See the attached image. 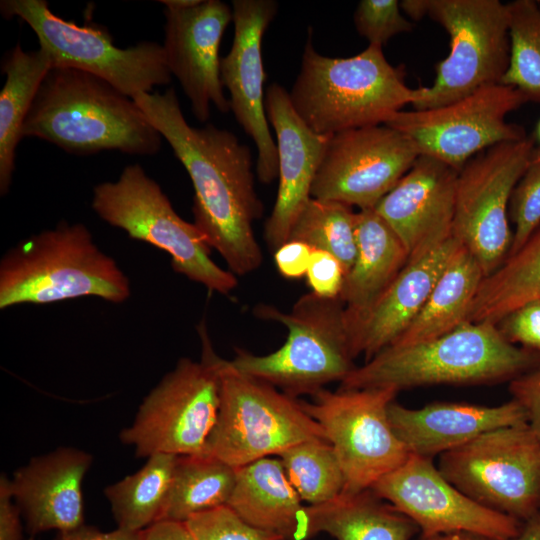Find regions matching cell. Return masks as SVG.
Wrapping results in <instances>:
<instances>
[{
    "label": "cell",
    "mask_w": 540,
    "mask_h": 540,
    "mask_svg": "<svg viewBox=\"0 0 540 540\" xmlns=\"http://www.w3.org/2000/svg\"><path fill=\"white\" fill-rule=\"evenodd\" d=\"M133 100L186 169L194 188L193 223L207 244L234 275L258 269L263 255L253 224L263 204L255 190L250 148L212 124L190 126L173 87Z\"/></svg>",
    "instance_id": "6da1fadb"
},
{
    "label": "cell",
    "mask_w": 540,
    "mask_h": 540,
    "mask_svg": "<svg viewBox=\"0 0 540 540\" xmlns=\"http://www.w3.org/2000/svg\"><path fill=\"white\" fill-rule=\"evenodd\" d=\"M21 134L76 155L117 150L152 156L162 139L132 98L93 74L66 67L49 70Z\"/></svg>",
    "instance_id": "7a4b0ae2"
},
{
    "label": "cell",
    "mask_w": 540,
    "mask_h": 540,
    "mask_svg": "<svg viewBox=\"0 0 540 540\" xmlns=\"http://www.w3.org/2000/svg\"><path fill=\"white\" fill-rule=\"evenodd\" d=\"M540 367V352L509 342L497 325L466 321L435 339L388 346L341 381L342 389L489 384Z\"/></svg>",
    "instance_id": "3957f363"
},
{
    "label": "cell",
    "mask_w": 540,
    "mask_h": 540,
    "mask_svg": "<svg viewBox=\"0 0 540 540\" xmlns=\"http://www.w3.org/2000/svg\"><path fill=\"white\" fill-rule=\"evenodd\" d=\"M311 36L310 28L289 97L314 132L334 135L386 124L422 98L424 87H408L403 68L388 62L383 47L368 45L354 56L332 58L314 49Z\"/></svg>",
    "instance_id": "277c9868"
},
{
    "label": "cell",
    "mask_w": 540,
    "mask_h": 540,
    "mask_svg": "<svg viewBox=\"0 0 540 540\" xmlns=\"http://www.w3.org/2000/svg\"><path fill=\"white\" fill-rule=\"evenodd\" d=\"M128 276L82 223L59 222L20 241L0 260V309L97 297L129 299Z\"/></svg>",
    "instance_id": "5b68a950"
},
{
    "label": "cell",
    "mask_w": 540,
    "mask_h": 540,
    "mask_svg": "<svg viewBox=\"0 0 540 540\" xmlns=\"http://www.w3.org/2000/svg\"><path fill=\"white\" fill-rule=\"evenodd\" d=\"M256 317L276 321L288 329L284 344L267 355L238 349L231 364L240 372L264 381L296 398L315 394L333 381H343L356 367L339 297L302 295L289 312L260 304Z\"/></svg>",
    "instance_id": "8992f818"
},
{
    "label": "cell",
    "mask_w": 540,
    "mask_h": 540,
    "mask_svg": "<svg viewBox=\"0 0 540 540\" xmlns=\"http://www.w3.org/2000/svg\"><path fill=\"white\" fill-rule=\"evenodd\" d=\"M91 207L130 238L166 252L172 269L189 280L223 295L238 285L236 275L210 257L211 248L194 223L177 214L159 184L139 164L127 165L116 181L96 185Z\"/></svg>",
    "instance_id": "52a82bcc"
},
{
    "label": "cell",
    "mask_w": 540,
    "mask_h": 540,
    "mask_svg": "<svg viewBox=\"0 0 540 540\" xmlns=\"http://www.w3.org/2000/svg\"><path fill=\"white\" fill-rule=\"evenodd\" d=\"M412 19L429 17L450 38V51L436 64V77L423 88L415 110L431 109L501 82L510 57L507 4L499 0H404Z\"/></svg>",
    "instance_id": "ba28073f"
},
{
    "label": "cell",
    "mask_w": 540,
    "mask_h": 540,
    "mask_svg": "<svg viewBox=\"0 0 540 540\" xmlns=\"http://www.w3.org/2000/svg\"><path fill=\"white\" fill-rule=\"evenodd\" d=\"M200 361L181 358L144 398L131 426L120 439L139 457L156 453L205 455L220 404V356L204 321L198 326Z\"/></svg>",
    "instance_id": "9c48e42d"
},
{
    "label": "cell",
    "mask_w": 540,
    "mask_h": 540,
    "mask_svg": "<svg viewBox=\"0 0 540 540\" xmlns=\"http://www.w3.org/2000/svg\"><path fill=\"white\" fill-rule=\"evenodd\" d=\"M220 404L206 454L240 468L311 439H326L301 401L220 357Z\"/></svg>",
    "instance_id": "30bf717a"
},
{
    "label": "cell",
    "mask_w": 540,
    "mask_h": 540,
    "mask_svg": "<svg viewBox=\"0 0 540 540\" xmlns=\"http://www.w3.org/2000/svg\"><path fill=\"white\" fill-rule=\"evenodd\" d=\"M0 11L4 17H18L30 26L52 68L93 74L132 99L171 81L159 43L143 41L119 48L105 27L67 21L55 15L46 0H2Z\"/></svg>",
    "instance_id": "8fae6325"
},
{
    "label": "cell",
    "mask_w": 540,
    "mask_h": 540,
    "mask_svg": "<svg viewBox=\"0 0 540 540\" xmlns=\"http://www.w3.org/2000/svg\"><path fill=\"white\" fill-rule=\"evenodd\" d=\"M437 468L484 507L521 522L540 511V440L528 424L485 432L441 454Z\"/></svg>",
    "instance_id": "7c38bea8"
},
{
    "label": "cell",
    "mask_w": 540,
    "mask_h": 540,
    "mask_svg": "<svg viewBox=\"0 0 540 540\" xmlns=\"http://www.w3.org/2000/svg\"><path fill=\"white\" fill-rule=\"evenodd\" d=\"M536 147L529 136L502 142L473 156L458 172L452 236L473 255L484 278L508 257L511 195Z\"/></svg>",
    "instance_id": "4fadbf2b"
},
{
    "label": "cell",
    "mask_w": 540,
    "mask_h": 540,
    "mask_svg": "<svg viewBox=\"0 0 540 540\" xmlns=\"http://www.w3.org/2000/svg\"><path fill=\"white\" fill-rule=\"evenodd\" d=\"M396 394L389 388L321 389L312 402L301 401L337 455L345 479L342 493L371 489L410 456L388 416Z\"/></svg>",
    "instance_id": "5bb4252c"
},
{
    "label": "cell",
    "mask_w": 540,
    "mask_h": 540,
    "mask_svg": "<svg viewBox=\"0 0 540 540\" xmlns=\"http://www.w3.org/2000/svg\"><path fill=\"white\" fill-rule=\"evenodd\" d=\"M526 102L517 89L498 83L444 106L401 110L386 125L406 135L419 155L433 157L459 171L479 152L528 136L522 126L506 120Z\"/></svg>",
    "instance_id": "9a60e30c"
},
{
    "label": "cell",
    "mask_w": 540,
    "mask_h": 540,
    "mask_svg": "<svg viewBox=\"0 0 540 540\" xmlns=\"http://www.w3.org/2000/svg\"><path fill=\"white\" fill-rule=\"evenodd\" d=\"M418 156L412 141L386 124L336 133L315 175L311 197L360 210L375 208Z\"/></svg>",
    "instance_id": "2e32d148"
},
{
    "label": "cell",
    "mask_w": 540,
    "mask_h": 540,
    "mask_svg": "<svg viewBox=\"0 0 540 540\" xmlns=\"http://www.w3.org/2000/svg\"><path fill=\"white\" fill-rule=\"evenodd\" d=\"M371 490L411 519L421 537L467 531L511 540L522 524L466 496L441 474L431 458L423 456L410 454Z\"/></svg>",
    "instance_id": "e0dca14e"
},
{
    "label": "cell",
    "mask_w": 540,
    "mask_h": 540,
    "mask_svg": "<svg viewBox=\"0 0 540 540\" xmlns=\"http://www.w3.org/2000/svg\"><path fill=\"white\" fill-rule=\"evenodd\" d=\"M277 8L273 0H233V42L220 61L221 81L230 94V110L255 143L256 173L265 184L278 177V151L265 111L262 38Z\"/></svg>",
    "instance_id": "ac0fdd59"
},
{
    "label": "cell",
    "mask_w": 540,
    "mask_h": 540,
    "mask_svg": "<svg viewBox=\"0 0 540 540\" xmlns=\"http://www.w3.org/2000/svg\"><path fill=\"white\" fill-rule=\"evenodd\" d=\"M164 7L166 64L190 100L195 118L207 121L212 104L227 113L230 102L221 81L219 49L233 21L232 7L220 0H200L186 8Z\"/></svg>",
    "instance_id": "d6986e66"
},
{
    "label": "cell",
    "mask_w": 540,
    "mask_h": 540,
    "mask_svg": "<svg viewBox=\"0 0 540 540\" xmlns=\"http://www.w3.org/2000/svg\"><path fill=\"white\" fill-rule=\"evenodd\" d=\"M458 170L419 155L408 172L375 206L402 242L408 262L452 238Z\"/></svg>",
    "instance_id": "ffe728a7"
},
{
    "label": "cell",
    "mask_w": 540,
    "mask_h": 540,
    "mask_svg": "<svg viewBox=\"0 0 540 540\" xmlns=\"http://www.w3.org/2000/svg\"><path fill=\"white\" fill-rule=\"evenodd\" d=\"M267 120L277 136L279 186L264 236L276 250L288 241L291 228L308 200L315 175L332 135L310 129L293 108L289 92L271 84L265 92Z\"/></svg>",
    "instance_id": "44dd1931"
},
{
    "label": "cell",
    "mask_w": 540,
    "mask_h": 540,
    "mask_svg": "<svg viewBox=\"0 0 540 540\" xmlns=\"http://www.w3.org/2000/svg\"><path fill=\"white\" fill-rule=\"evenodd\" d=\"M92 460L83 450L60 447L33 457L13 474L12 496L30 536L84 524L82 482Z\"/></svg>",
    "instance_id": "7402d4cb"
},
{
    "label": "cell",
    "mask_w": 540,
    "mask_h": 540,
    "mask_svg": "<svg viewBox=\"0 0 540 540\" xmlns=\"http://www.w3.org/2000/svg\"><path fill=\"white\" fill-rule=\"evenodd\" d=\"M388 416L409 453L431 459L490 430L527 424L524 409L514 399L497 406L435 402L419 409L393 401Z\"/></svg>",
    "instance_id": "603a6c76"
},
{
    "label": "cell",
    "mask_w": 540,
    "mask_h": 540,
    "mask_svg": "<svg viewBox=\"0 0 540 540\" xmlns=\"http://www.w3.org/2000/svg\"><path fill=\"white\" fill-rule=\"evenodd\" d=\"M459 245L452 237L405 265L368 314L349 331L355 358L364 354L368 361L406 330Z\"/></svg>",
    "instance_id": "cb8c5ba5"
},
{
    "label": "cell",
    "mask_w": 540,
    "mask_h": 540,
    "mask_svg": "<svg viewBox=\"0 0 540 540\" xmlns=\"http://www.w3.org/2000/svg\"><path fill=\"white\" fill-rule=\"evenodd\" d=\"M356 237V258L339 295L345 307L348 333L408 263L399 237L374 208L356 213Z\"/></svg>",
    "instance_id": "d4e9b609"
},
{
    "label": "cell",
    "mask_w": 540,
    "mask_h": 540,
    "mask_svg": "<svg viewBox=\"0 0 540 540\" xmlns=\"http://www.w3.org/2000/svg\"><path fill=\"white\" fill-rule=\"evenodd\" d=\"M227 506L246 523L287 540H308L307 506L290 483L282 462L262 458L237 468Z\"/></svg>",
    "instance_id": "484cf974"
},
{
    "label": "cell",
    "mask_w": 540,
    "mask_h": 540,
    "mask_svg": "<svg viewBox=\"0 0 540 540\" xmlns=\"http://www.w3.org/2000/svg\"><path fill=\"white\" fill-rule=\"evenodd\" d=\"M383 501L368 489L307 506L309 536L325 532L336 540H411L417 525Z\"/></svg>",
    "instance_id": "4316f807"
},
{
    "label": "cell",
    "mask_w": 540,
    "mask_h": 540,
    "mask_svg": "<svg viewBox=\"0 0 540 540\" xmlns=\"http://www.w3.org/2000/svg\"><path fill=\"white\" fill-rule=\"evenodd\" d=\"M483 278V271L476 259L460 244L418 315L389 346L426 342L466 322Z\"/></svg>",
    "instance_id": "83f0119b"
},
{
    "label": "cell",
    "mask_w": 540,
    "mask_h": 540,
    "mask_svg": "<svg viewBox=\"0 0 540 540\" xmlns=\"http://www.w3.org/2000/svg\"><path fill=\"white\" fill-rule=\"evenodd\" d=\"M52 68L49 55L41 48L24 51L20 44L8 51L1 65L6 75L0 91V193L10 189L15 169V152L22 139V127L45 76Z\"/></svg>",
    "instance_id": "f1b7e54d"
},
{
    "label": "cell",
    "mask_w": 540,
    "mask_h": 540,
    "mask_svg": "<svg viewBox=\"0 0 540 540\" xmlns=\"http://www.w3.org/2000/svg\"><path fill=\"white\" fill-rule=\"evenodd\" d=\"M540 299V225L525 244L483 278L467 321L497 325L521 305Z\"/></svg>",
    "instance_id": "f546056e"
},
{
    "label": "cell",
    "mask_w": 540,
    "mask_h": 540,
    "mask_svg": "<svg viewBox=\"0 0 540 540\" xmlns=\"http://www.w3.org/2000/svg\"><path fill=\"white\" fill-rule=\"evenodd\" d=\"M236 477L237 468L214 456H178L161 520L185 522L227 505Z\"/></svg>",
    "instance_id": "4dcf8cb0"
},
{
    "label": "cell",
    "mask_w": 540,
    "mask_h": 540,
    "mask_svg": "<svg viewBox=\"0 0 540 540\" xmlns=\"http://www.w3.org/2000/svg\"><path fill=\"white\" fill-rule=\"evenodd\" d=\"M177 458L153 454L137 472L105 488L118 528L140 532L161 520Z\"/></svg>",
    "instance_id": "1f68e13d"
},
{
    "label": "cell",
    "mask_w": 540,
    "mask_h": 540,
    "mask_svg": "<svg viewBox=\"0 0 540 540\" xmlns=\"http://www.w3.org/2000/svg\"><path fill=\"white\" fill-rule=\"evenodd\" d=\"M288 240L332 254L346 275L357 254L356 213L346 204L311 197L297 216Z\"/></svg>",
    "instance_id": "d6a6232c"
},
{
    "label": "cell",
    "mask_w": 540,
    "mask_h": 540,
    "mask_svg": "<svg viewBox=\"0 0 540 540\" xmlns=\"http://www.w3.org/2000/svg\"><path fill=\"white\" fill-rule=\"evenodd\" d=\"M278 456L290 483L309 506L330 502L343 492V471L327 439L303 441Z\"/></svg>",
    "instance_id": "836d02e7"
},
{
    "label": "cell",
    "mask_w": 540,
    "mask_h": 540,
    "mask_svg": "<svg viewBox=\"0 0 540 540\" xmlns=\"http://www.w3.org/2000/svg\"><path fill=\"white\" fill-rule=\"evenodd\" d=\"M510 57L501 84L540 104V6L533 0L507 3Z\"/></svg>",
    "instance_id": "e575fe53"
},
{
    "label": "cell",
    "mask_w": 540,
    "mask_h": 540,
    "mask_svg": "<svg viewBox=\"0 0 540 540\" xmlns=\"http://www.w3.org/2000/svg\"><path fill=\"white\" fill-rule=\"evenodd\" d=\"M515 226L508 257L516 253L540 225V146L515 186L509 204Z\"/></svg>",
    "instance_id": "d590c367"
},
{
    "label": "cell",
    "mask_w": 540,
    "mask_h": 540,
    "mask_svg": "<svg viewBox=\"0 0 540 540\" xmlns=\"http://www.w3.org/2000/svg\"><path fill=\"white\" fill-rule=\"evenodd\" d=\"M184 523L194 540H287L246 523L227 505L195 514Z\"/></svg>",
    "instance_id": "8d00e7d4"
},
{
    "label": "cell",
    "mask_w": 540,
    "mask_h": 540,
    "mask_svg": "<svg viewBox=\"0 0 540 540\" xmlns=\"http://www.w3.org/2000/svg\"><path fill=\"white\" fill-rule=\"evenodd\" d=\"M356 31L369 45L383 47L397 34L409 32L413 24L401 12L397 0H361L354 12Z\"/></svg>",
    "instance_id": "74e56055"
},
{
    "label": "cell",
    "mask_w": 540,
    "mask_h": 540,
    "mask_svg": "<svg viewBox=\"0 0 540 540\" xmlns=\"http://www.w3.org/2000/svg\"><path fill=\"white\" fill-rule=\"evenodd\" d=\"M512 344L540 352V299L527 302L506 315L497 324Z\"/></svg>",
    "instance_id": "f35d334b"
},
{
    "label": "cell",
    "mask_w": 540,
    "mask_h": 540,
    "mask_svg": "<svg viewBox=\"0 0 540 540\" xmlns=\"http://www.w3.org/2000/svg\"><path fill=\"white\" fill-rule=\"evenodd\" d=\"M305 277L311 292L324 298H337L342 290L345 271L332 254L313 250Z\"/></svg>",
    "instance_id": "ab89813d"
},
{
    "label": "cell",
    "mask_w": 540,
    "mask_h": 540,
    "mask_svg": "<svg viewBox=\"0 0 540 540\" xmlns=\"http://www.w3.org/2000/svg\"><path fill=\"white\" fill-rule=\"evenodd\" d=\"M509 391L524 409L528 426L540 440V367L510 381Z\"/></svg>",
    "instance_id": "60d3db41"
},
{
    "label": "cell",
    "mask_w": 540,
    "mask_h": 540,
    "mask_svg": "<svg viewBox=\"0 0 540 540\" xmlns=\"http://www.w3.org/2000/svg\"><path fill=\"white\" fill-rule=\"evenodd\" d=\"M313 249L307 244L288 240L275 250L274 261L278 272L287 279L306 275Z\"/></svg>",
    "instance_id": "b9f144b4"
},
{
    "label": "cell",
    "mask_w": 540,
    "mask_h": 540,
    "mask_svg": "<svg viewBox=\"0 0 540 540\" xmlns=\"http://www.w3.org/2000/svg\"><path fill=\"white\" fill-rule=\"evenodd\" d=\"M21 511L13 502L10 479L0 478V540H22Z\"/></svg>",
    "instance_id": "7bdbcfd3"
},
{
    "label": "cell",
    "mask_w": 540,
    "mask_h": 540,
    "mask_svg": "<svg viewBox=\"0 0 540 540\" xmlns=\"http://www.w3.org/2000/svg\"><path fill=\"white\" fill-rule=\"evenodd\" d=\"M143 531L133 532L120 528L103 532L94 526L85 524L73 530L59 532L54 540H142Z\"/></svg>",
    "instance_id": "ee69618b"
},
{
    "label": "cell",
    "mask_w": 540,
    "mask_h": 540,
    "mask_svg": "<svg viewBox=\"0 0 540 540\" xmlns=\"http://www.w3.org/2000/svg\"><path fill=\"white\" fill-rule=\"evenodd\" d=\"M142 540H194L184 522L161 520L143 530Z\"/></svg>",
    "instance_id": "f6af8a7d"
},
{
    "label": "cell",
    "mask_w": 540,
    "mask_h": 540,
    "mask_svg": "<svg viewBox=\"0 0 540 540\" xmlns=\"http://www.w3.org/2000/svg\"><path fill=\"white\" fill-rule=\"evenodd\" d=\"M511 540H540V511L523 521L518 534Z\"/></svg>",
    "instance_id": "bcb514c9"
},
{
    "label": "cell",
    "mask_w": 540,
    "mask_h": 540,
    "mask_svg": "<svg viewBox=\"0 0 540 540\" xmlns=\"http://www.w3.org/2000/svg\"><path fill=\"white\" fill-rule=\"evenodd\" d=\"M418 540H496L481 534L467 532V531H455L449 533L437 534L429 537H420Z\"/></svg>",
    "instance_id": "7dc6e473"
},
{
    "label": "cell",
    "mask_w": 540,
    "mask_h": 540,
    "mask_svg": "<svg viewBox=\"0 0 540 540\" xmlns=\"http://www.w3.org/2000/svg\"><path fill=\"white\" fill-rule=\"evenodd\" d=\"M535 141H538L540 143V120L538 121L535 129Z\"/></svg>",
    "instance_id": "c3c4849f"
}]
</instances>
